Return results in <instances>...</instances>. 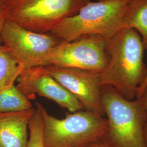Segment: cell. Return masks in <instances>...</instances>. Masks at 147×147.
I'll use <instances>...</instances> for the list:
<instances>
[{
	"label": "cell",
	"instance_id": "cell-1",
	"mask_svg": "<svg viewBox=\"0 0 147 147\" xmlns=\"http://www.w3.org/2000/svg\"><path fill=\"white\" fill-rule=\"evenodd\" d=\"M107 50L109 61L99 73L101 86L113 87L128 100L135 99L147 74L140 35L134 29L123 28L107 39Z\"/></svg>",
	"mask_w": 147,
	"mask_h": 147
},
{
	"label": "cell",
	"instance_id": "cell-2",
	"mask_svg": "<svg viewBox=\"0 0 147 147\" xmlns=\"http://www.w3.org/2000/svg\"><path fill=\"white\" fill-rule=\"evenodd\" d=\"M101 101L107 124L104 139L115 147H147V111L143 98L128 100L113 87L102 86Z\"/></svg>",
	"mask_w": 147,
	"mask_h": 147
},
{
	"label": "cell",
	"instance_id": "cell-3",
	"mask_svg": "<svg viewBox=\"0 0 147 147\" xmlns=\"http://www.w3.org/2000/svg\"><path fill=\"white\" fill-rule=\"evenodd\" d=\"M36 105L43 118L44 147H86L106 135L107 124L104 116L84 110L67 113L60 119L50 115L40 103Z\"/></svg>",
	"mask_w": 147,
	"mask_h": 147
},
{
	"label": "cell",
	"instance_id": "cell-4",
	"mask_svg": "<svg viewBox=\"0 0 147 147\" xmlns=\"http://www.w3.org/2000/svg\"><path fill=\"white\" fill-rule=\"evenodd\" d=\"M129 1H91L50 33L65 42L86 35H99L110 39L122 29L123 16Z\"/></svg>",
	"mask_w": 147,
	"mask_h": 147
},
{
	"label": "cell",
	"instance_id": "cell-5",
	"mask_svg": "<svg viewBox=\"0 0 147 147\" xmlns=\"http://www.w3.org/2000/svg\"><path fill=\"white\" fill-rule=\"evenodd\" d=\"M91 0H4L7 20L32 31L50 33Z\"/></svg>",
	"mask_w": 147,
	"mask_h": 147
},
{
	"label": "cell",
	"instance_id": "cell-6",
	"mask_svg": "<svg viewBox=\"0 0 147 147\" xmlns=\"http://www.w3.org/2000/svg\"><path fill=\"white\" fill-rule=\"evenodd\" d=\"M109 56L107 39L86 35L71 42L61 41L49 54V65L79 69L100 73L107 67Z\"/></svg>",
	"mask_w": 147,
	"mask_h": 147
},
{
	"label": "cell",
	"instance_id": "cell-7",
	"mask_svg": "<svg viewBox=\"0 0 147 147\" xmlns=\"http://www.w3.org/2000/svg\"><path fill=\"white\" fill-rule=\"evenodd\" d=\"M61 41L51 33L32 31L8 20L2 33V45L13 53L24 69L49 65L50 53Z\"/></svg>",
	"mask_w": 147,
	"mask_h": 147
},
{
	"label": "cell",
	"instance_id": "cell-8",
	"mask_svg": "<svg viewBox=\"0 0 147 147\" xmlns=\"http://www.w3.org/2000/svg\"><path fill=\"white\" fill-rule=\"evenodd\" d=\"M45 68L50 75L79 100L85 110L105 116L101 101L102 86L99 73L53 65Z\"/></svg>",
	"mask_w": 147,
	"mask_h": 147
},
{
	"label": "cell",
	"instance_id": "cell-9",
	"mask_svg": "<svg viewBox=\"0 0 147 147\" xmlns=\"http://www.w3.org/2000/svg\"><path fill=\"white\" fill-rule=\"evenodd\" d=\"M18 82L17 86L29 100L34 99L37 94L71 112L84 110L79 100L49 74L45 67L24 69Z\"/></svg>",
	"mask_w": 147,
	"mask_h": 147
},
{
	"label": "cell",
	"instance_id": "cell-10",
	"mask_svg": "<svg viewBox=\"0 0 147 147\" xmlns=\"http://www.w3.org/2000/svg\"><path fill=\"white\" fill-rule=\"evenodd\" d=\"M36 109L0 113V147H26L28 124Z\"/></svg>",
	"mask_w": 147,
	"mask_h": 147
},
{
	"label": "cell",
	"instance_id": "cell-11",
	"mask_svg": "<svg viewBox=\"0 0 147 147\" xmlns=\"http://www.w3.org/2000/svg\"><path fill=\"white\" fill-rule=\"evenodd\" d=\"M136 30L140 35L144 50H147V0H130L122 21V28Z\"/></svg>",
	"mask_w": 147,
	"mask_h": 147
},
{
	"label": "cell",
	"instance_id": "cell-12",
	"mask_svg": "<svg viewBox=\"0 0 147 147\" xmlns=\"http://www.w3.org/2000/svg\"><path fill=\"white\" fill-rule=\"evenodd\" d=\"M24 67L13 53L3 45L0 46V93L14 85Z\"/></svg>",
	"mask_w": 147,
	"mask_h": 147
},
{
	"label": "cell",
	"instance_id": "cell-13",
	"mask_svg": "<svg viewBox=\"0 0 147 147\" xmlns=\"http://www.w3.org/2000/svg\"><path fill=\"white\" fill-rule=\"evenodd\" d=\"M32 108L30 100L18 86L13 85L0 93V113L20 112Z\"/></svg>",
	"mask_w": 147,
	"mask_h": 147
},
{
	"label": "cell",
	"instance_id": "cell-14",
	"mask_svg": "<svg viewBox=\"0 0 147 147\" xmlns=\"http://www.w3.org/2000/svg\"><path fill=\"white\" fill-rule=\"evenodd\" d=\"M43 129L44 121L42 115L39 109L36 107L28 124L30 136L26 147H44Z\"/></svg>",
	"mask_w": 147,
	"mask_h": 147
},
{
	"label": "cell",
	"instance_id": "cell-15",
	"mask_svg": "<svg viewBox=\"0 0 147 147\" xmlns=\"http://www.w3.org/2000/svg\"><path fill=\"white\" fill-rule=\"evenodd\" d=\"M7 21L5 8L2 1H0V46L2 45V33Z\"/></svg>",
	"mask_w": 147,
	"mask_h": 147
},
{
	"label": "cell",
	"instance_id": "cell-16",
	"mask_svg": "<svg viewBox=\"0 0 147 147\" xmlns=\"http://www.w3.org/2000/svg\"><path fill=\"white\" fill-rule=\"evenodd\" d=\"M86 147H115L113 146L112 144H111L110 143L106 141L105 139L102 138L100 141H98L97 142H94L93 143H92L89 144Z\"/></svg>",
	"mask_w": 147,
	"mask_h": 147
},
{
	"label": "cell",
	"instance_id": "cell-17",
	"mask_svg": "<svg viewBox=\"0 0 147 147\" xmlns=\"http://www.w3.org/2000/svg\"><path fill=\"white\" fill-rule=\"evenodd\" d=\"M147 88V74L146 78L144 81L143 82L141 85L138 88L136 98H142V95L143 94L144 91Z\"/></svg>",
	"mask_w": 147,
	"mask_h": 147
},
{
	"label": "cell",
	"instance_id": "cell-18",
	"mask_svg": "<svg viewBox=\"0 0 147 147\" xmlns=\"http://www.w3.org/2000/svg\"><path fill=\"white\" fill-rule=\"evenodd\" d=\"M142 98H143V99L144 100V102H145V104H146V107L147 111V88L146 89V90L144 91L143 94L142 95ZM144 137H145V140H146L147 146V121H146V125H145V127H144Z\"/></svg>",
	"mask_w": 147,
	"mask_h": 147
},
{
	"label": "cell",
	"instance_id": "cell-19",
	"mask_svg": "<svg viewBox=\"0 0 147 147\" xmlns=\"http://www.w3.org/2000/svg\"><path fill=\"white\" fill-rule=\"evenodd\" d=\"M4 0H0V1H2V2H3Z\"/></svg>",
	"mask_w": 147,
	"mask_h": 147
},
{
	"label": "cell",
	"instance_id": "cell-20",
	"mask_svg": "<svg viewBox=\"0 0 147 147\" xmlns=\"http://www.w3.org/2000/svg\"><path fill=\"white\" fill-rule=\"evenodd\" d=\"M96 1H99V0H96Z\"/></svg>",
	"mask_w": 147,
	"mask_h": 147
}]
</instances>
